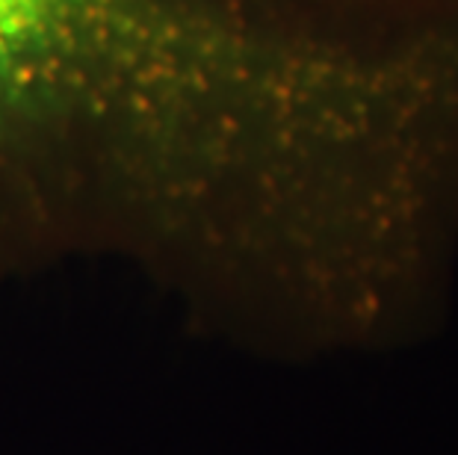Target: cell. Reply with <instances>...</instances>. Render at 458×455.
<instances>
[{
	"mask_svg": "<svg viewBox=\"0 0 458 455\" xmlns=\"http://www.w3.org/2000/svg\"><path fill=\"white\" fill-rule=\"evenodd\" d=\"M458 196V0H0V281L128 257L213 325L373 311Z\"/></svg>",
	"mask_w": 458,
	"mask_h": 455,
	"instance_id": "cell-1",
	"label": "cell"
}]
</instances>
